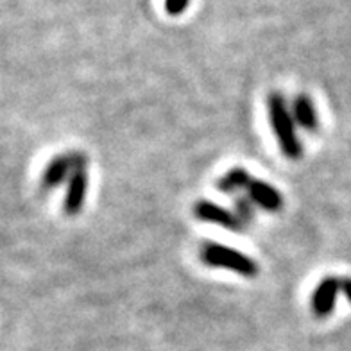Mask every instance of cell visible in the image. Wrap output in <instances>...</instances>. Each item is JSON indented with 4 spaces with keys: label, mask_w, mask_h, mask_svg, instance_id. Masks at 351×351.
Instances as JSON below:
<instances>
[{
    "label": "cell",
    "mask_w": 351,
    "mask_h": 351,
    "mask_svg": "<svg viewBox=\"0 0 351 351\" xmlns=\"http://www.w3.org/2000/svg\"><path fill=\"white\" fill-rule=\"evenodd\" d=\"M199 258L208 267L228 269L244 278H256L260 273L258 262L253 256L219 242H204L199 250Z\"/></svg>",
    "instance_id": "obj_2"
},
{
    "label": "cell",
    "mask_w": 351,
    "mask_h": 351,
    "mask_svg": "<svg viewBox=\"0 0 351 351\" xmlns=\"http://www.w3.org/2000/svg\"><path fill=\"white\" fill-rule=\"evenodd\" d=\"M194 217L199 219V221L208 222V224L224 228L228 231H242L245 228L241 219L233 213V210L222 208V206L212 203V201H206V199L195 201Z\"/></svg>",
    "instance_id": "obj_4"
},
{
    "label": "cell",
    "mask_w": 351,
    "mask_h": 351,
    "mask_svg": "<svg viewBox=\"0 0 351 351\" xmlns=\"http://www.w3.org/2000/svg\"><path fill=\"white\" fill-rule=\"evenodd\" d=\"M341 292L351 305V278H341Z\"/></svg>",
    "instance_id": "obj_12"
},
{
    "label": "cell",
    "mask_w": 351,
    "mask_h": 351,
    "mask_svg": "<svg viewBox=\"0 0 351 351\" xmlns=\"http://www.w3.org/2000/svg\"><path fill=\"white\" fill-rule=\"evenodd\" d=\"M292 119L298 128H301L306 133H315L319 128V117L315 110L314 101L306 93H298L291 102Z\"/></svg>",
    "instance_id": "obj_8"
},
{
    "label": "cell",
    "mask_w": 351,
    "mask_h": 351,
    "mask_svg": "<svg viewBox=\"0 0 351 351\" xmlns=\"http://www.w3.org/2000/svg\"><path fill=\"white\" fill-rule=\"evenodd\" d=\"M66 194L63 199V212L70 217L77 215L84 206L86 201V192H88V171L84 169H77L74 174L70 176V180L66 181Z\"/></svg>",
    "instance_id": "obj_7"
},
{
    "label": "cell",
    "mask_w": 351,
    "mask_h": 351,
    "mask_svg": "<svg viewBox=\"0 0 351 351\" xmlns=\"http://www.w3.org/2000/svg\"><path fill=\"white\" fill-rule=\"evenodd\" d=\"M269 124L276 136V143L287 160H301L303 156V145L298 136V125L292 119L291 104L287 102L285 95L280 92L269 93L267 97Z\"/></svg>",
    "instance_id": "obj_1"
},
{
    "label": "cell",
    "mask_w": 351,
    "mask_h": 351,
    "mask_svg": "<svg viewBox=\"0 0 351 351\" xmlns=\"http://www.w3.org/2000/svg\"><path fill=\"white\" fill-rule=\"evenodd\" d=\"M245 195L253 201L258 208L265 210L269 213L280 212L283 208V195L278 189H274L271 183L262 180H253L250 181V185L245 189Z\"/></svg>",
    "instance_id": "obj_6"
},
{
    "label": "cell",
    "mask_w": 351,
    "mask_h": 351,
    "mask_svg": "<svg viewBox=\"0 0 351 351\" xmlns=\"http://www.w3.org/2000/svg\"><path fill=\"white\" fill-rule=\"evenodd\" d=\"M233 213L241 219L242 224H251L256 217V204L247 195H237L233 199Z\"/></svg>",
    "instance_id": "obj_10"
},
{
    "label": "cell",
    "mask_w": 351,
    "mask_h": 351,
    "mask_svg": "<svg viewBox=\"0 0 351 351\" xmlns=\"http://www.w3.org/2000/svg\"><path fill=\"white\" fill-rule=\"evenodd\" d=\"M339 294H341V278H323L312 292V301H310V306H312L315 317H330L335 305H337Z\"/></svg>",
    "instance_id": "obj_5"
},
{
    "label": "cell",
    "mask_w": 351,
    "mask_h": 351,
    "mask_svg": "<svg viewBox=\"0 0 351 351\" xmlns=\"http://www.w3.org/2000/svg\"><path fill=\"white\" fill-rule=\"evenodd\" d=\"M190 0H165V10L171 16H180L189 8Z\"/></svg>",
    "instance_id": "obj_11"
},
{
    "label": "cell",
    "mask_w": 351,
    "mask_h": 351,
    "mask_svg": "<svg viewBox=\"0 0 351 351\" xmlns=\"http://www.w3.org/2000/svg\"><path fill=\"white\" fill-rule=\"evenodd\" d=\"M88 167V156L81 151H69V153L58 154L47 163L42 176V186L45 190H54L70 180L77 169Z\"/></svg>",
    "instance_id": "obj_3"
},
{
    "label": "cell",
    "mask_w": 351,
    "mask_h": 351,
    "mask_svg": "<svg viewBox=\"0 0 351 351\" xmlns=\"http://www.w3.org/2000/svg\"><path fill=\"white\" fill-rule=\"evenodd\" d=\"M251 180L253 176L244 167H231L226 174H222L217 180V190H221L222 194H237L247 189Z\"/></svg>",
    "instance_id": "obj_9"
}]
</instances>
